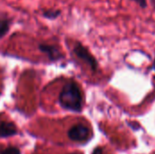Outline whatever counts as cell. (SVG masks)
I'll return each instance as SVG.
<instances>
[{
  "label": "cell",
  "instance_id": "cell-1",
  "mask_svg": "<svg viewBox=\"0 0 155 154\" xmlns=\"http://www.w3.org/2000/svg\"><path fill=\"white\" fill-rule=\"evenodd\" d=\"M60 105L68 111L81 112L83 108V96L78 84L73 81L65 84L59 95Z\"/></svg>",
  "mask_w": 155,
  "mask_h": 154
},
{
  "label": "cell",
  "instance_id": "cell-2",
  "mask_svg": "<svg viewBox=\"0 0 155 154\" xmlns=\"http://www.w3.org/2000/svg\"><path fill=\"white\" fill-rule=\"evenodd\" d=\"M74 53L76 54L78 58L86 63L94 71L97 69V62L95 58L90 54L88 49L84 47L81 43H76V44L74 47Z\"/></svg>",
  "mask_w": 155,
  "mask_h": 154
},
{
  "label": "cell",
  "instance_id": "cell-3",
  "mask_svg": "<svg viewBox=\"0 0 155 154\" xmlns=\"http://www.w3.org/2000/svg\"><path fill=\"white\" fill-rule=\"evenodd\" d=\"M90 129L84 124L74 125L68 131V137L74 142H85L90 137Z\"/></svg>",
  "mask_w": 155,
  "mask_h": 154
},
{
  "label": "cell",
  "instance_id": "cell-4",
  "mask_svg": "<svg viewBox=\"0 0 155 154\" xmlns=\"http://www.w3.org/2000/svg\"><path fill=\"white\" fill-rule=\"evenodd\" d=\"M38 48L42 53L47 54V56L49 57L50 60L54 61V60H58L59 58L62 57V54H61L60 50L55 45L47 44H40Z\"/></svg>",
  "mask_w": 155,
  "mask_h": 154
},
{
  "label": "cell",
  "instance_id": "cell-5",
  "mask_svg": "<svg viewBox=\"0 0 155 154\" xmlns=\"http://www.w3.org/2000/svg\"><path fill=\"white\" fill-rule=\"evenodd\" d=\"M16 127L12 123L3 122L0 123V138L10 137L16 134Z\"/></svg>",
  "mask_w": 155,
  "mask_h": 154
},
{
  "label": "cell",
  "instance_id": "cell-6",
  "mask_svg": "<svg viewBox=\"0 0 155 154\" xmlns=\"http://www.w3.org/2000/svg\"><path fill=\"white\" fill-rule=\"evenodd\" d=\"M10 29V21L0 18V38L4 37Z\"/></svg>",
  "mask_w": 155,
  "mask_h": 154
},
{
  "label": "cell",
  "instance_id": "cell-7",
  "mask_svg": "<svg viewBox=\"0 0 155 154\" xmlns=\"http://www.w3.org/2000/svg\"><path fill=\"white\" fill-rule=\"evenodd\" d=\"M61 15V11L58 9H45L43 12V15L50 20H54L57 18Z\"/></svg>",
  "mask_w": 155,
  "mask_h": 154
},
{
  "label": "cell",
  "instance_id": "cell-8",
  "mask_svg": "<svg viewBox=\"0 0 155 154\" xmlns=\"http://www.w3.org/2000/svg\"><path fill=\"white\" fill-rule=\"evenodd\" d=\"M0 154H21L20 151L18 148L16 147H8L6 149H5L4 151H2Z\"/></svg>",
  "mask_w": 155,
  "mask_h": 154
},
{
  "label": "cell",
  "instance_id": "cell-9",
  "mask_svg": "<svg viewBox=\"0 0 155 154\" xmlns=\"http://www.w3.org/2000/svg\"><path fill=\"white\" fill-rule=\"evenodd\" d=\"M132 1L136 2V3H137L141 7H143V8L147 7V0H132Z\"/></svg>",
  "mask_w": 155,
  "mask_h": 154
},
{
  "label": "cell",
  "instance_id": "cell-10",
  "mask_svg": "<svg viewBox=\"0 0 155 154\" xmlns=\"http://www.w3.org/2000/svg\"><path fill=\"white\" fill-rule=\"evenodd\" d=\"M93 154H103V150H102L101 148H96V149L94 151Z\"/></svg>",
  "mask_w": 155,
  "mask_h": 154
},
{
  "label": "cell",
  "instance_id": "cell-11",
  "mask_svg": "<svg viewBox=\"0 0 155 154\" xmlns=\"http://www.w3.org/2000/svg\"><path fill=\"white\" fill-rule=\"evenodd\" d=\"M151 3H152V5H153V8L155 9V0H151Z\"/></svg>",
  "mask_w": 155,
  "mask_h": 154
},
{
  "label": "cell",
  "instance_id": "cell-12",
  "mask_svg": "<svg viewBox=\"0 0 155 154\" xmlns=\"http://www.w3.org/2000/svg\"><path fill=\"white\" fill-rule=\"evenodd\" d=\"M153 69L155 70V60H154V62H153Z\"/></svg>",
  "mask_w": 155,
  "mask_h": 154
},
{
  "label": "cell",
  "instance_id": "cell-13",
  "mask_svg": "<svg viewBox=\"0 0 155 154\" xmlns=\"http://www.w3.org/2000/svg\"><path fill=\"white\" fill-rule=\"evenodd\" d=\"M71 154H80V153H78V152H75V153H71Z\"/></svg>",
  "mask_w": 155,
  "mask_h": 154
}]
</instances>
